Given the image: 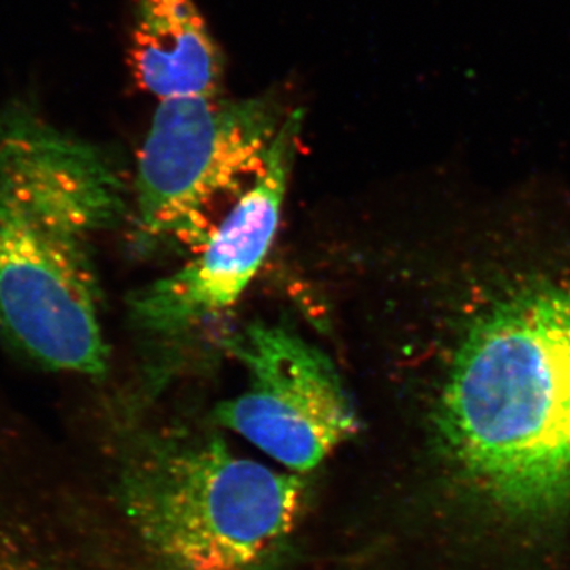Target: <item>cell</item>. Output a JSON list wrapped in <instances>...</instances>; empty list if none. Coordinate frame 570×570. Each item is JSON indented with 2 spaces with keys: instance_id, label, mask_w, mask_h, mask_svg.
Listing matches in <instances>:
<instances>
[{
  "instance_id": "1",
  "label": "cell",
  "mask_w": 570,
  "mask_h": 570,
  "mask_svg": "<svg viewBox=\"0 0 570 570\" xmlns=\"http://www.w3.org/2000/svg\"><path fill=\"white\" fill-rule=\"evenodd\" d=\"M461 326L434 423L450 463L509 512L570 502V275L499 284Z\"/></svg>"
},
{
  "instance_id": "2",
  "label": "cell",
  "mask_w": 570,
  "mask_h": 570,
  "mask_svg": "<svg viewBox=\"0 0 570 570\" xmlns=\"http://www.w3.org/2000/svg\"><path fill=\"white\" fill-rule=\"evenodd\" d=\"M119 504L163 570H268L291 546L306 489L216 434L157 438L121 469Z\"/></svg>"
},
{
  "instance_id": "3",
  "label": "cell",
  "mask_w": 570,
  "mask_h": 570,
  "mask_svg": "<svg viewBox=\"0 0 570 570\" xmlns=\"http://www.w3.org/2000/svg\"><path fill=\"white\" fill-rule=\"evenodd\" d=\"M292 111L275 92L160 100L135 179L140 246L202 249L216 206L265 174Z\"/></svg>"
},
{
  "instance_id": "4",
  "label": "cell",
  "mask_w": 570,
  "mask_h": 570,
  "mask_svg": "<svg viewBox=\"0 0 570 570\" xmlns=\"http://www.w3.org/2000/svg\"><path fill=\"white\" fill-rule=\"evenodd\" d=\"M0 337L33 366L104 377L110 352L88 242L0 202Z\"/></svg>"
},
{
  "instance_id": "5",
  "label": "cell",
  "mask_w": 570,
  "mask_h": 570,
  "mask_svg": "<svg viewBox=\"0 0 570 570\" xmlns=\"http://www.w3.org/2000/svg\"><path fill=\"white\" fill-rule=\"evenodd\" d=\"M249 374L214 412L220 426L294 472L313 471L360 431L354 400L332 360L281 325H246L225 341Z\"/></svg>"
},
{
  "instance_id": "6",
  "label": "cell",
  "mask_w": 570,
  "mask_h": 570,
  "mask_svg": "<svg viewBox=\"0 0 570 570\" xmlns=\"http://www.w3.org/2000/svg\"><path fill=\"white\" fill-rule=\"evenodd\" d=\"M305 112L294 108L265 174L238 198L200 254L127 299L129 324L146 346L193 335L238 302L275 243Z\"/></svg>"
},
{
  "instance_id": "7",
  "label": "cell",
  "mask_w": 570,
  "mask_h": 570,
  "mask_svg": "<svg viewBox=\"0 0 570 570\" xmlns=\"http://www.w3.org/2000/svg\"><path fill=\"white\" fill-rule=\"evenodd\" d=\"M0 202L89 242L126 212V186L102 146L51 122L26 96L0 104Z\"/></svg>"
},
{
  "instance_id": "8",
  "label": "cell",
  "mask_w": 570,
  "mask_h": 570,
  "mask_svg": "<svg viewBox=\"0 0 570 570\" xmlns=\"http://www.w3.org/2000/svg\"><path fill=\"white\" fill-rule=\"evenodd\" d=\"M62 468L0 396V570H94L75 547Z\"/></svg>"
},
{
  "instance_id": "9",
  "label": "cell",
  "mask_w": 570,
  "mask_h": 570,
  "mask_svg": "<svg viewBox=\"0 0 570 570\" xmlns=\"http://www.w3.org/2000/svg\"><path fill=\"white\" fill-rule=\"evenodd\" d=\"M127 67L159 102L223 94V50L194 0H134Z\"/></svg>"
}]
</instances>
